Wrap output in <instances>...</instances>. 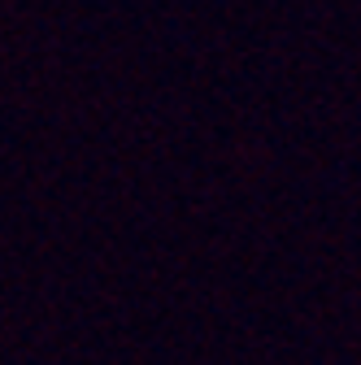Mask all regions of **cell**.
I'll return each instance as SVG.
<instances>
[]
</instances>
